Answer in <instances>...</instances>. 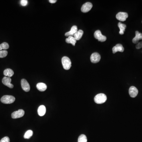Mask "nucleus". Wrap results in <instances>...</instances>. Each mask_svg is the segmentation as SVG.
I'll return each mask as SVG.
<instances>
[{
	"label": "nucleus",
	"instance_id": "nucleus-1",
	"mask_svg": "<svg viewBox=\"0 0 142 142\" xmlns=\"http://www.w3.org/2000/svg\"><path fill=\"white\" fill-rule=\"evenodd\" d=\"M107 98L106 95L103 93L98 94L95 97L94 101L97 104H102L105 103L107 100Z\"/></svg>",
	"mask_w": 142,
	"mask_h": 142
},
{
	"label": "nucleus",
	"instance_id": "nucleus-2",
	"mask_svg": "<svg viewBox=\"0 0 142 142\" xmlns=\"http://www.w3.org/2000/svg\"><path fill=\"white\" fill-rule=\"evenodd\" d=\"M62 63L64 69L69 70L71 66V62L70 59L68 57L64 56L62 59Z\"/></svg>",
	"mask_w": 142,
	"mask_h": 142
},
{
	"label": "nucleus",
	"instance_id": "nucleus-3",
	"mask_svg": "<svg viewBox=\"0 0 142 142\" xmlns=\"http://www.w3.org/2000/svg\"><path fill=\"white\" fill-rule=\"evenodd\" d=\"M1 102L4 104H11L15 101V98L14 96L10 95H5L1 98Z\"/></svg>",
	"mask_w": 142,
	"mask_h": 142
},
{
	"label": "nucleus",
	"instance_id": "nucleus-4",
	"mask_svg": "<svg viewBox=\"0 0 142 142\" xmlns=\"http://www.w3.org/2000/svg\"><path fill=\"white\" fill-rule=\"evenodd\" d=\"M94 36L95 38L98 40L99 41L101 42H104L107 40L106 36L102 35L101 31L100 30H97L95 31L94 34Z\"/></svg>",
	"mask_w": 142,
	"mask_h": 142
},
{
	"label": "nucleus",
	"instance_id": "nucleus-5",
	"mask_svg": "<svg viewBox=\"0 0 142 142\" xmlns=\"http://www.w3.org/2000/svg\"><path fill=\"white\" fill-rule=\"evenodd\" d=\"M25 114V111L23 109H19V110L13 112L11 114V117L13 119L20 118L23 116Z\"/></svg>",
	"mask_w": 142,
	"mask_h": 142
},
{
	"label": "nucleus",
	"instance_id": "nucleus-6",
	"mask_svg": "<svg viewBox=\"0 0 142 142\" xmlns=\"http://www.w3.org/2000/svg\"><path fill=\"white\" fill-rule=\"evenodd\" d=\"M128 13L124 12H120L116 14V18L119 21H124L128 18Z\"/></svg>",
	"mask_w": 142,
	"mask_h": 142
},
{
	"label": "nucleus",
	"instance_id": "nucleus-7",
	"mask_svg": "<svg viewBox=\"0 0 142 142\" xmlns=\"http://www.w3.org/2000/svg\"><path fill=\"white\" fill-rule=\"evenodd\" d=\"M92 7V4L90 2L85 3L82 6L81 10L82 12L86 13L89 12Z\"/></svg>",
	"mask_w": 142,
	"mask_h": 142
},
{
	"label": "nucleus",
	"instance_id": "nucleus-8",
	"mask_svg": "<svg viewBox=\"0 0 142 142\" xmlns=\"http://www.w3.org/2000/svg\"><path fill=\"white\" fill-rule=\"evenodd\" d=\"M11 79L7 77H4L2 79V82L3 84L10 89H12L13 85L11 83Z\"/></svg>",
	"mask_w": 142,
	"mask_h": 142
},
{
	"label": "nucleus",
	"instance_id": "nucleus-9",
	"mask_svg": "<svg viewBox=\"0 0 142 142\" xmlns=\"http://www.w3.org/2000/svg\"><path fill=\"white\" fill-rule=\"evenodd\" d=\"M101 56L98 53H94L91 55V60L93 63H98L100 61Z\"/></svg>",
	"mask_w": 142,
	"mask_h": 142
},
{
	"label": "nucleus",
	"instance_id": "nucleus-10",
	"mask_svg": "<svg viewBox=\"0 0 142 142\" xmlns=\"http://www.w3.org/2000/svg\"><path fill=\"white\" fill-rule=\"evenodd\" d=\"M22 88L25 92H29L30 90V86L26 79H22L21 80Z\"/></svg>",
	"mask_w": 142,
	"mask_h": 142
},
{
	"label": "nucleus",
	"instance_id": "nucleus-11",
	"mask_svg": "<svg viewBox=\"0 0 142 142\" xmlns=\"http://www.w3.org/2000/svg\"><path fill=\"white\" fill-rule=\"evenodd\" d=\"M129 94L132 98H135L138 94L137 89L134 86L130 87L129 90Z\"/></svg>",
	"mask_w": 142,
	"mask_h": 142
},
{
	"label": "nucleus",
	"instance_id": "nucleus-12",
	"mask_svg": "<svg viewBox=\"0 0 142 142\" xmlns=\"http://www.w3.org/2000/svg\"><path fill=\"white\" fill-rule=\"evenodd\" d=\"M77 31H78V29H77V27L75 25H74L71 28L70 31L65 33V36H68V37L70 36H73L74 34H75V33Z\"/></svg>",
	"mask_w": 142,
	"mask_h": 142
},
{
	"label": "nucleus",
	"instance_id": "nucleus-13",
	"mask_svg": "<svg viewBox=\"0 0 142 142\" xmlns=\"http://www.w3.org/2000/svg\"><path fill=\"white\" fill-rule=\"evenodd\" d=\"M124 47L121 44H118L116 45L115 46L112 48V49L113 53H116L118 51L123 52L124 51Z\"/></svg>",
	"mask_w": 142,
	"mask_h": 142
},
{
	"label": "nucleus",
	"instance_id": "nucleus-14",
	"mask_svg": "<svg viewBox=\"0 0 142 142\" xmlns=\"http://www.w3.org/2000/svg\"><path fill=\"white\" fill-rule=\"evenodd\" d=\"M142 40V34L140 33L139 31L135 32V36L133 38L132 41L135 44H137L139 43V40Z\"/></svg>",
	"mask_w": 142,
	"mask_h": 142
},
{
	"label": "nucleus",
	"instance_id": "nucleus-15",
	"mask_svg": "<svg viewBox=\"0 0 142 142\" xmlns=\"http://www.w3.org/2000/svg\"><path fill=\"white\" fill-rule=\"evenodd\" d=\"M37 89L41 92L44 91L47 89L46 84L42 82H40L36 85Z\"/></svg>",
	"mask_w": 142,
	"mask_h": 142
},
{
	"label": "nucleus",
	"instance_id": "nucleus-16",
	"mask_svg": "<svg viewBox=\"0 0 142 142\" xmlns=\"http://www.w3.org/2000/svg\"><path fill=\"white\" fill-rule=\"evenodd\" d=\"M38 112L40 116H42L44 115L46 113V108L43 105H40L38 107Z\"/></svg>",
	"mask_w": 142,
	"mask_h": 142
},
{
	"label": "nucleus",
	"instance_id": "nucleus-17",
	"mask_svg": "<svg viewBox=\"0 0 142 142\" xmlns=\"http://www.w3.org/2000/svg\"><path fill=\"white\" fill-rule=\"evenodd\" d=\"M14 74V72L10 68L6 69L4 71V75L6 77H10L12 76Z\"/></svg>",
	"mask_w": 142,
	"mask_h": 142
},
{
	"label": "nucleus",
	"instance_id": "nucleus-18",
	"mask_svg": "<svg viewBox=\"0 0 142 142\" xmlns=\"http://www.w3.org/2000/svg\"><path fill=\"white\" fill-rule=\"evenodd\" d=\"M66 41L67 43H71L73 46L75 45L77 40L73 36H70L66 39Z\"/></svg>",
	"mask_w": 142,
	"mask_h": 142
},
{
	"label": "nucleus",
	"instance_id": "nucleus-19",
	"mask_svg": "<svg viewBox=\"0 0 142 142\" xmlns=\"http://www.w3.org/2000/svg\"><path fill=\"white\" fill-rule=\"evenodd\" d=\"M83 34V31L82 30H78L77 32L74 34L73 37L76 40H80L82 37Z\"/></svg>",
	"mask_w": 142,
	"mask_h": 142
},
{
	"label": "nucleus",
	"instance_id": "nucleus-20",
	"mask_svg": "<svg viewBox=\"0 0 142 142\" xmlns=\"http://www.w3.org/2000/svg\"><path fill=\"white\" fill-rule=\"evenodd\" d=\"M118 27L120 29L119 34L121 35L124 34V32L125 31V29L126 28V25L122 23L121 22L118 23Z\"/></svg>",
	"mask_w": 142,
	"mask_h": 142
},
{
	"label": "nucleus",
	"instance_id": "nucleus-21",
	"mask_svg": "<svg viewBox=\"0 0 142 142\" xmlns=\"http://www.w3.org/2000/svg\"><path fill=\"white\" fill-rule=\"evenodd\" d=\"M33 132L31 130H29L26 132L25 133V135H24V138L25 139H30L33 135Z\"/></svg>",
	"mask_w": 142,
	"mask_h": 142
},
{
	"label": "nucleus",
	"instance_id": "nucleus-22",
	"mask_svg": "<svg viewBox=\"0 0 142 142\" xmlns=\"http://www.w3.org/2000/svg\"><path fill=\"white\" fill-rule=\"evenodd\" d=\"M9 48V45L8 43L6 42H4L3 43H1V44H0V51L5 50H7Z\"/></svg>",
	"mask_w": 142,
	"mask_h": 142
},
{
	"label": "nucleus",
	"instance_id": "nucleus-23",
	"mask_svg": "<svg viewBox=\"0 0 142 142\" xmlns=\"http://www.w3.org/2000/svg\"><path fill=\"white\" fill-rule=\"evenodd\" d=\"M87 139L85 135L82 134L79 137L78 142H87Z\"/></svg>",
	"mask_w": 142,
	"mask_h": 142
},
{
	"label": "nucleus",
	"instance_id": "nucleus-24",
	"mask_svg": "<svg viewBox=\"0 0 142 142\" xmlns=\"http://www.w3.org/2000/svg\"><path fill=\"white\" fill-rule=\"evenodd\" d=\"M8 55V51L6 50L0 51V58H4Z\"/></svg>",
	"mask_w": 142,
	"mask_h": 142
},
{
	"label": "nucleus",
	"instance_id": "nucleus-25",
	"mask_svg": "<svg viewBox=\"0 0 142 142\" xmlns=\"http://www.w3.org/2000/svg\"><path fill=\"white\" fill-rule=\"evenodd\" d=\"M10 142V140L8 137H4V138H2L0 140V142Z\"/></svg>",
	"mask_w": 142,
	"mask_h": 142
},
{
	"label": "nucleus",
	"instance_id": "nucleus-26",
	"mask_svg": "<svg viewBox=\"0 0 142 142\" xmlns=\"http://www.w3.org/2000/svg\"><path fill=\"white\" fill-rule=\"evenodd\" d=\"M20 4L22 6H26L28 4V1L27 0H21L20 1Z\"/></svg>",
	"mask_w": 142,
	"mask_h": 142
},
{
	"label": "nucleus",
	"instance_id": "nucleus-27",
	"mask_svg": "<svg viewBox=\"0 0 142 142\" xmlns=\"http://www.w3.org/2000/svg\"><path fill=\"white\" fill-rule=\"evenodd\" d=\"M136 48L137 49H139L142 48V41L141 42H139L136 46Z\"/></svg>",
	"mask_w": 142,
	"mask_h": 142
},
{
	"label": "nucleus",
	"instance_id": "nucleus-28",
	"mask_svg": "<svg viewBox=\"0 0 142 142\" xmlns=\"http://www.w3.org/2000/svg\"><path fill=\"white\" fill-rule=\"evenodd\" d=\"M57 1V0H49V2H50L51 3H52V4L55 3Z\"/></svg>",
	"mask_w": 142,
	"mask_h": 142
}]
</instances>
